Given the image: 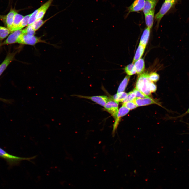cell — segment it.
<instances>
[{
    "instance_id": "16",
    "label": "cell",
    "mask_w": 189,
    "mask_h": 189,
    "mask_svg": "<svg viewBox=\"0 0 189 189\" xmlns=\"http://www.w3.org/2000/svg\"><path fill=\"white\" fill-rule=\"evenodd\" d=\"M136 73L139 75L143 73L145 69V62L144 59L141 58L134 63Z\"/></svg>"
},
{
    "instance_id": "28",
    "label": "cell",
    "mask_w": 189,
    "mask_h": 189,
    "mask_svg": "<svg viewBox=\"0 0 189 189\" xmlns=\"http://www.w3.org/2000/svg\"><path fill=\"white\" fill-rule=\"evenodd\" d=\"M122 105L125 106L129 110L135 109L138 107L137 105L133 101L123 103Z\"/></svg>"
},
{
    "instance_id": "24",
    "label": "cell",
    "mask_w": 189,
    "mask_h": 189,
    "mask_svg": "<svg viewBox=\"0 0 189 189\" xmlns=\"http://www.w3.org/2000/svg\"><path fill=\"white\" fill-rule=\"evenodd\" d=\"M30 15L31 14L24 16L17 27V30L21 29L23 28L28 25L29 19Z\"/></svg>"
},
{
    "instance_id": "15",
    "label": "cell",
    "mask_w": 189,
    "mask_h": 189,
    "mask_svg": "<svg viewBox=\"0 0 189 189\" xmlns=\"http://www.w3.org/2000/svg\"><path fill=\"white\" fill-rule=\"evenodd\" d=\"M150 30L147 27L145 29L141 37L139 44L146 47L149 38Z\"/></svg>"
},
{
    "instance_id": "32",
    "label": "cell",
    "mask_w": 189,
    "mask_h": 189,
    "mask_svg": "<svg viewBox=\"0 0 189 189\" xmlns=\"http://www.w3.org/2000/svg\"><path fill=\"white\" fill-rule=\"evenodd\" d=\"M149 88L151 93L155 92L157 89V87L151 81L150 82L149 85Z\"/></svg>"
},
{
    "instance_id": "11",
    "label": "cell",
    "mask_w": 189,
    "mask_h": 189,
    "mask_svg": "<svg viewBox=\"0 0 189 189\" xmlns=\"http://www.w3.org/2000/svg\"><path fill=\"white\" fill-rule=\"evenodd\" d=\"M53 0H48L38 8L36 20L42 19Z\"/></svg>"
},
{
    "instance_id": "13",
    "label": "cell",
    "mask_w": 189,
    "mask_h": 189,
    "mask_svg": "<svg viewBox=\"0 0 189 189\" xmlns=\"http://www.w3.org/2000/svg\"><path fill=\"white\" fill-rule=\"evenodd\" d=\"M159 0H145V4L143 10L145 15L155 9Z\"/></svg>"
},
{
    "instance_id": "1",
    "label": "cell",
    "mask_w": 189,
    "mask_h": 189,
    "mask_svg": "<svg viewBox=\"0 0 189 189\" xmlns=\"http://www.w3.org/2000/svg\"><path fill=\"white\" fill-rule=\"evenodd\" d=\"M151 81L149 77V74L143 72L139 75L135 88L143 94L149 96L151 95V93L149 87Z\"/></svg>"
},
{
    "instance_id": "12",
    "label": "cell",
    "mask_w": 189,
    "mask_h": 189,
    "mask_svg": "<svg viewBox=\"0 0 189 189\" xmlns=\"http://www.w3.org/2000/svg\"><path fill=\"white\" fill-rule=\"evenodd\" d=\"M133 101L138 106L158 104L155 100L150 97L143 98H136Z\"/></svg>"
},
{
    "instance_id": "17",
    "label": "cell",
    "mask_w": 189,
    "mask_h": 189,
    "mask_svg": "<svg viewBox=\"0 0 189 189\" xmlns=\"http://www.w3.org/2000/svg\"><path fill=\"white\" fill-rule=\"evenodd\" d=\"M155 9H153L148 13L145 15V21L147 27L151 29L153 27Z\"/></svg>"
},
{
    "instance_id": "4",
    "label": "cell",
    "mask_w": 189,
    "mask_h": 189,
    "mask_svg": "<svg viewBox=\"0 0 189 189\" xmlns=\"http://www.w3.org/2000/svg\"><path fill=\"white\" fill-rule=\"evenodd\" d=\"M42 42L40 38L34 36H29L22 34L19 37L17 43L22 44L34 45L40 42Z\"/></svg>"
},
{
    "instance_id": "9",
    "label": "cell",
    "mask_w": 189,
    "mask_h": 189,
    "mask_svg": "<svg viewBox=\"0 0 189 189\" xmlns=\"http://www.w3.org/2000/svg\"><path fill=\"white\" fill-rule=\"evenodd\" d=\"M145 1V0H134L132 4L127 8V14L132 12H138L143 10Z\"/></svg>"
},
{
    "instance_id": "7",
    "label": "cell",
    "mask_w": 189,
    "mask_h": 189,
    "mask_svg": "<svg viewBox=\"0 0 189 189\" xmlns=\"http://www.w3.org/2000/svg\"><path fill=\"white\" fill-rule=\"evenodd\" d=\"M129 110L123 105L120 107L118 111L116 117L113 125L112 134L113 136L117 130L122 117L126 115L129 112Z\"/></svg>"
},
{
    "instance_id": "18",
    "label": "cell",
    "mask_w": 189,
    "mask_h": 189,
    "mask_svg": "<svg viewBox=\"0 0 189 189\" xmlns=\"http://www.w3.org/2000/svg\"><path fill=\"white\" fill-rule=\"evenodd\" d=\"M24 17V16L17 12L15 14L12 25L9 30L10 32L12 33L17 30V27Z\"/></svg>"
},
{
    "instance_id": "30",
    "label": "cell",
    "mask_w": 189,
    "mask_h": 189,
    "mask_svg": "<svg viewBox=\"0 0 189 189\" xmlns=\"http://www.w3.org/2000/svg\"><path fill=\"white\" fill-rule=\"evenodd\" d=\"M149 77L152 82H156L159 79V76L155 72H151L149 74Z\"/></svg>"
},
{
    "instance_id": "8",
    "label": "cell",
    "mask_w": 189,
    "mask_h": 189,
    "mask_svg": "<svg viewBox=\"0 0 189 189\" xmlns=\"http://www.w3.org/2000/svg\"><path fill=\"white\" fill-rule=\"evenodd\" d=\"M23 33V30L21 29L12 32L4 42L1 43L0 46L17 43L19 37Z\"/></svg>"
},
{
    "instance_id": "14",
    "label": "cell",
    "mask_w": 189,
    "mask_h": 189,
    "mask_svg": "<svg viewBox=\"0 0 189 189\" xmlns=\"http://www.w3.org/2000/svg\"><path fill=\"white\" fill-rule=\"evenodd\" d=\"M17 13V12L15 10L11 9L9 12L6 15L4 24L9 30L12 25L14 17Z\"/></svg>"
},
{
    "instance_id": "3",
    "label": "cell",
    "mask_w": 189,
    "mask_h": 189,
    "mask_svg": "<svg viewBox=\"0 0 189 189\" xmlns=\"http://www.w3.org/2000/svg\"><path fill=\"white\" fill-rule=\"evenodd\" d=\"M175 3L171 2L165 1L160 10L155 15L154 19L157 22V28L158 27L160 22L164 16L172 7Z\"/></svg>"
},
{
    "instance_id": "34",
    "label": "cell",
    "mask_w": 189,
    "mask_h": 189,
    "mask_svg": "<svg viewBox=\"0 0 189 189\" xmlns=\"http://www.w3.org/2000/svg\"><path fill=\"white\" fill-rule=\"evenodd\" d=\"M177 0H165V1L171 2L175 3Z\"/></svg>"
},
{
    "instance_id": "5",
    "label": "cell",
    "mask_w": 189,
    "mask_h": 189,
    "mask_svg": "<svg viewBox=\"0 0 189 189\" xmlns=\"http://www.w3.org/2000/svg\"><path fill=\"white\" fill-rule=\"evenodd\" d=\"M119 103L111 97L109 98L104 107V110L109 113L115 119L118 111Z\"/></svg>"
},
{
    "instance_id": "2",
    "label": "cell",
    "mask_w": 189,
    "mask_h": 189,
    "mask_svg": "<svg viewBox=\"0 0 189 189\" xmlns=\"http://www.w3.org/2000/svg\"><path fill=\"white\" fill-rule=\"evenodd\" d=\"M36 156H35L31 157L25 158L16 156L8 153L0 148V158L5 160L10 166L17 165L22 160L30 161L32 159H34Z\"/></svg>"
},
{
    "instance_id": "33",
    "label": "cell",
    "mask_w": 189,
    "mask_h": 189,
    "mask_svg": "<svg viewBox=\"0 0 189 189\" xmlns=\"http://www.w3.org/2000/svg\"><path fill=\"white\" fill-rule=\"evenodd\" d=\"M189 114V107L185 113H183V114H181V115L178 116V118L181 117Z\"/></svg>"
},
{
    "instance_id": "10",
    "label": "cell",
    "mask_w": 189,
    "mask_h": 189,
    "mask_svg": "<svg viewBox=\"0 0 189 189\" xmlns=\"http://www.w3.org/2000/svg\"><path fill=\"white\" fill-rule=\"evenodd\" d=\"M17 52H9L7 55L4 60L0 65V76L10 64L13 61Z\"/></svg>"
},
{
    "instance_id": "19",
    "label": "cell",
    "mask_w": 189,
    "mask_h": 189,
    "mask_svg": "<svg viewBox=\"0 0 189 189\" xmlns=\"http://www.w3.org/2000/svg\"><path fill=\"white\" fill-rule=\"evenodd\" d=\"M145 48V46L139 44L133 57L132 63H134L141 58L144 52Z\"/></svg>"
},
{
    "instance_id": "22",
    "label": "cell",
    "mask_w": 189,
    "mask_h": 189,
    "mask_svg": "<svg viewBox=\"0 0 189 189\" xmlns=\"http://www.w3.org/2000/svg\"><path fill=\"white\" fill-rule=\"evenodd\" d=\"M10 33L9 29L4 27L0 26V41L1 43Z\"/></svg>"
},
{
    "instance_id": "29",
    "label": "cell",
    "mask_w": 189,
    "mask_h": 189,
    "mask_svg": "<svg viewBox=\"0 0 189 189\" xmlns=\"http://www.w3.org/2000/svg\"><path fill=\"white\" fill-rule=\"evenodd\" d=\"M136 98L135 93L132 91L128 93L127 98L123 101V103L133 101Z\"/></svg>"
},
{
    "instance_id": "20",
    "label": "cell",
    "mask_w": 189,
    "mask_h": 189,
    "mask_svg": "<svg viewBox=\"0 0 189 189\" xmlns=\"http://www.w3.org/2000/svg\"><path fill=\"white\" fill-rule=\"evenodd\" d=\"M128 93L124 92L117 93L111 97L115 101L119 103L123 102L127 98Z\"/></svg>"
},
{
    "instance_id": "6",
    "label": "cell",
    "mask_w": 189,
    "mask_h": 189,
    "mask_svg": "<svg viewBox=\"0 0 189 189\" xmlns=\"http://www.w3.org/2000/svg\"><path fill=\"white\" fill-rule=\"evenodd\" d=\"M75 96L80 98L90 100L103 107H104L109 98V97L105 95L88 96L75 95Z\"/></svg>"
},
{
    "instance_id": "35",
    "label": "cell",
    "mask_w": 189,
    "mask_h": 189,
    "mask_svg": "<svg viewBox=\"0 0 189 189\" xmlns=\"http://www.w3.org/2000/svg\"><path fill=\"white\" fill-rule=\"evenodd\" d=\"M0 101H3L4 102H7L8 101V100L4 99H3L0 98Z\"/></svg>"
},
{
    "instance_id": "31",
    "label": "cell",
    "mask_w": 189,
    "mask_h": 189,
    "mask_svg": "<svg viewBox=\"0 0 189 189\" xmlns=\"http://www.w3.org/2000/svg\"><path fill=\"white\" fill-rule=\"evenodd\" d=\"M136 95V98H146L149 97V96L146 95L136 88H134L133 90Z\"/></svg>"
},
{
    "instance_id": "25",
    "label": "cell",
    "mask_w": 189,
    "mask_h": 189,
    "mask_svg": "<svg viewBox=\"0 0 189 189\" xmlns=\"http://www.w3.org/2000/svg\"><path fill=\"white\" fill-rule=\"evenodd\" d=\"M48 19L43 20L42 19L36 20L31 24L32 28L36 32L38 30Z\"/></svg>"
},
{
    "instance_id": "27",
    "label": "cell",
    "mask_w": 189,
    "mask_h": 189,
    "mask_svg": "<svg viewBox=\"0 0 189 189\" xmlns=\"http://www.w3.org/2000/svg\"><path fill=\"white\" fill-rule=\"evenodd\" d=\"M38 11V9L31 14L29 19L28 25H31L36 20Z\"/></svg>"
},
{
    "instance_id": "26",
    "label": "cell",
    "mask_w": 189,
    "mask_h": 189,
    "mask_svg": "<svg viewBox=\"0 0 189 189\" xmlns=\"http://www.w3.org/2000/svg\"><path fill=\"white\" fill-rule=\"evenodd\" d=\"M29 36H34L35 31L32 28L31 25H28L23 29V33Z\"/></svg>"
},
{
    "instance_id": "23",
    "label": "cell",
    "mask_w": 189,
    "mask_h": 189,
    "mask_svg": "<svg viewBox=\"0 0 189 189\" xmlns=\"http://www.w3.org/2000/svg\"><path fill=\"white\" fill-rule=\"evenodd\" d=\"M125 73L129 75H131L136 73L134 64L133 63L127 65L124 69Z\"/></svg>"
},
{
    "instance_id": "21",
    "label": "cell",
    "mask_w": 189,
    "mask_h": 189,
    "mask_svg": "<svg viewBox=\"0 0 189 189\" xmlns=\"http://www.w3.org/2000/svg\"><path fill=\"white\" fill-rule=\"evenodd\" d=\"M130 76L127 75L123 80L119 87L117 91V93L124 92L128 84Z\"/></svg>"
}]
</instances>
